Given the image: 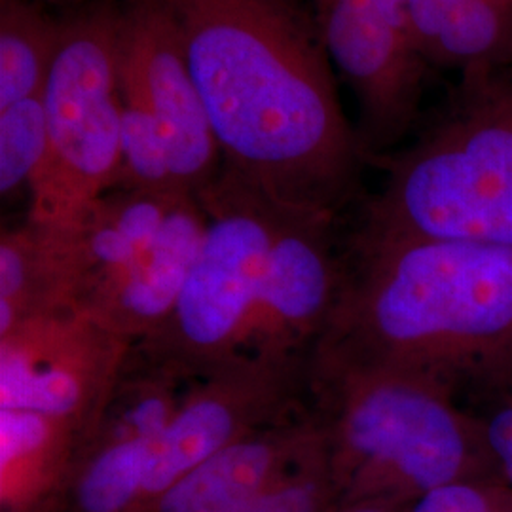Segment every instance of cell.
<instances>
[{
    "label": "cell",
    "instance_id": "ffe728a7",
    "mask_svg": "<svg viewBox=\"0 0 512 512\" xmlns=\"http://www.w3.org/2000/svg\"><path fill=\"white\" fill-rule=\"evenodd\" d=\"M332 492L338 490L319 431L296 463L293 461L260 497L253 512H323Z\"/></svg>",
    "mask_w": 512,
    "mask_h": 512
},
{
    "label": "cell",
    "instance_id": "9a60e30c",
    "mask_svg": "<svg viewBox=\"0 0 512 512\" xmlns=\"http://www.w3.org/2000/svg\"><path fill=\"white\" fill-rule=\"evenodd\" d=\"M429 71L482 73L512 65V0H412Z\"/></svg>",
    "mask_w": 512,
    "mask_h": 512
},
{
    "label": "cell",
    "instance_id": "e0dca14e",
    "mask_svg": "<svg viewBox=\"0 0 512 512\" xmlns=\"http://www.w3.org/2000/svg\"><path fill=\"white\" fill-rule=\"evenodd\" d=\"M59 31L40 0H0V109L42 95Z\"/></svg>",
    "mask_w": 512,
    "mask_h": 512
},
{
    "label": "cell",
    "instance_id": "8fae6325",
    "mask_svg": "<svg viewBox=\"0 0 512 512\" xmlns=\"http://www.w3.org/2000/svg\"><path fill=\"white\" fill-rule=\"evenodd\" d=\"M338 215L287 207L243 357L310 355L329 327L344 281Z\"/></svg>",
    "mask_w": 512,
    "mask_h": 512
},
{
    "label": "cell",
    "instance_id": "d6986e66",
    "mask_svg": "<svg viewBox=\"0 0 512 512\" xmlns=\"http://www.w3.org/2000/svg\"><path fill=\"white\" fill-rule=\"evenodd\" d=\"M48 154L44 101L29 97L0 109V192L12 198L31 188Z\"/></svg>",
    "mask_w": 512,
    "mask_h": 512
},
{
    "label": "cell",
    "instance_id": "30bf717a",
    "mask_svg": "<svg viewBox=\"0 0 512 512\" xmlns=\"http://www.w3.org/2000/svg\"><path fill=\"white\" fill-rule=\"evenodd\" d=\"M120 92L154 116L179 190L200 196L222 167L215 133L190 73L177 27L160 0H122Z\"/></svg>",
    "mask_w": 512,
    "mask_h": 512
},
{
    "label": "cell",
    "instance_id": "4fadbf2b",
    "mask_svg": "<svg viewBox=\"0 0 512 512\" xmlns=\"http://www.w3.org/2000/svg\"><path fill=\"white\" fill-rule=\"evenodd\" d=\"M319 427L306 403L287 420L264 427L222 448L177 480L156 512H253L260 497L302 450Z\"/></svg>",
    "mask_w": 512,
    "mask_h": 512
},
{
    "label": "cell",
    "instance_id": "8992f818",
    "mask_svg": "<svg viewBox=\"0 0 512 512\" xmlns=\"http://www.w3.org/2000/svg\"><path fill=\"white\" fill-rule=\"evenodd\" d=\"M118 0H90L61 18L42 101L48 154L29 188L27 219L74 224L118 186L122 92Z\"/></svg>",
    "mask_w": 512,
    "mask_h": 512
},
{
    "label": "cell",
    "instance_id": "277c9868",
    "mask_svg": "<svg viewBox=\"0 0 512 512\" xmlns=\"http://www.w3.org/2000/svg\"><path fill=\"white\" fill-rule=\"evenodd\" d=\"M382 165L359 230L512 249V65L459 76L437 118Z\"/></svg>",
    "mask_w": 512,
    "mask_h": 512
},
{
    "label": "cell",
    "instance_id": "7c38bea8",
    "mask_svg": "<svg viewBox=\"0 0 512 512\" xmlns=\"http://www.w3.org/2000/svg\"><path fill=\"white\" fill-rule=\"evenodd\" d=\"M205 226L200 196L181 194L147 251L86 313L133 346L152 336L183 293L202 249Z\"/></svg>",
    "mask_w": 512,
    "mask_h": 512
},
{
    "label": "cell",
    "instance_id": "603a6c76",
    "mask_svg": "<svg viewBox=\"0 0 512 512\" xmlns=\"http://www.w3.org/2000/svg\"><path fill=\"white\" fill-rule=\"evenodd\" d=\"M395 505L397 503L387 501H351L344 509L336 512H397Z\"/></svg>",
    "mask_w": 512,
    "mask_h": 512
},
{
    "label": "cell",
    "instance_id": "6da1fadb",
    "mask_svg": "<svg viewBox=\"0 0 512 512\" xmlns=\"http://www.w3.org/2000/svg\"><path fill=\"white\" fill-rule=\"evenodd\" d=\"M222 165L277 202L342 215L370 164L308 0H160Z\"/></svg>",
    "mask_w": 512,
    "mask_h": 512
},
{
    "label": "cell",
    "instance_id": "3957f363",
    "mask_svg": "<svg viewBox=\"0 0 512 512\" xmlns=\"http://www.w3.org/2000/svg\"><path fill=\"white\" fill-rule=\"evenodd\" d=\"M308 406L346 503H412L456 480L499 475L480 416L421 376L313 349Z\"/></svg>",
    "mask_w": 512,
    "mask_h": 512
},
{
    "label": "cell",
    "instance_id": "52a82bcc",
    "mask_svg": "<svg viewBox=\"0 0 512 512\" xmlns=\"http://www.w3.org/2000/svg\"><path fill=\"white\" fill-rule=\"evenodd\" d=\"M336 76L355 99L357 135L382 164L414 128L429 73L418 48L412 0H308Z\"/></svg>",
    "mask_w": 512,
    "mask_h": 512
},
{
    "label": "cell",
    "instance_id": "2e32d148",
    "mask_svg": "<svg viewBox=\"0 0 512 512\" xmlns=\"http://www.w3.org/2000/svg\"><path fill=\"white\" fill-rule=\"evenodd\" d=\"M88 437L73 423L23 410H0L2 503L14 507L76 467Z\"/></svg>",
    "mask_w": 512,
    "mask_h": 512
},
{
    "label": "cell",
    "instance_id": "5bb4252c",
    "mask_svg": "<svg viewBox=\"0 0 512 512\" xmlns=\"http://www.w3.org/2000/svg\"><path fill=\"white\" fill-rule=\"evenodd\" d=\"M78 256L71 224L25 219L0 238V332L21 321L76 306Z\"/></svg>",
    "mask_w": 512,
    "mask_h": 512
},
{
    "label": "cell",
    "instance_id": "ac0fdd59",
    "mask_svg": "<svg viewBox=\"0 0 512 512\" xmlns=\"http://www.w3.org/2000/svg\"><path fill=\"white\" fill-rule=\"evenodd\" d=\"M150 442L105 440L93 442L74 467V499L78 512H131L137 509Z\"/></svg>",
    "mask_w": 512,
    "mask_h": 512
},
{
    "label": "cell",
    "instance_id": "7402d4cb",
    "mask_svg": "<svg viewBox=\"0 0 512 512\" xmlns=\"http://www.w3.org/2000/svg\"><path fill=\"white\" fill-rule=\"evenodd\" d=\"M476 414L482 420L495 467L512 490V391L482 406V412Z\"/></svg>",
    "mask_w": 512,
    "mask_h": 512
},
{
    "label": "cell",
    "instance_id": "ba28073f",
    "mask_svg": "<svg viewBox=\"0 0 512 512\" xmlns=\"http://www.w3.org/2000/svg\"><path fill=\"white\" fill-rule=\"evenodd\" d=\"M131 348L74 306L33 315L0 332V410L73 423L90 442Z\"/></svg>",
    "mask_w": 512,
    "mask_h": 512
},
{
    "label": "cell",
    "instance_id": "44dd1931",
    "mask_svg": "<svg viewBox=\"0 0 512 512\" xmlns=\"http://www.w3.org/2000/svg\"><path fill=\"white\" fill-rule=\"evenodd\" d=\"M408 512H512V490L501 475L463 478L416 497Z\"/></svg>",
    "mask_w": 512,
    "mask_h": 512
},
{
    "label": "cell",
    "instance_id": "7a4b0ae2",
    "mask_svg": "<svg viewBox=\"0 0 512 512\" xmlns=\"http://www.w3.org/2000/svg\"><path fill=\"white\" fill-rule=\"evenodd\" d=\"M313 349L492 403L512 391V249L355 228L342 291Z\"/></svg>",
    "mask_w": 512,
    "mask_h": 512
},
{
    "label": "cell",
    "instance_id": "5b68a950",
    "mask_svg": "<svg viewBox=\"0 0 512 512\" xmlns=\"http://www.w3.org/2000/svg\"><path fill=\"white\" fill-rule=\"evenodd\" d=\"M200 202L202 249L171 315L131 351L186 380H200L243 357L285 203L222 165Z\"/></svg>",
    "mask_w": 512,
    "mask_h": 512
},
{
    "label": "cell",
    "instance_id": "9c48e42d",
    "mask_svg": "<svg viewBox=\"0 0 512 512\" xmlns=\"http://www.w3.org/2000/svg\"><path fill=\"white\" fill-rule=\"evenodd\" d=\"M310 355L239 357L200 378L148 452L137 507L158 499L222 448L287 420L308 403Z\"/></svg>",
    "mask_w": 512,
    "mask_h": 512
}]
</instances>
